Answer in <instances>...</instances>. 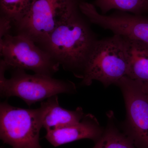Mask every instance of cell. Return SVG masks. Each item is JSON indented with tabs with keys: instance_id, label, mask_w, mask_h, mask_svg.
<instances>
[{
	"instance_id": "cell-1",
	"label": "cell",
	"mask_w": 148,
	"mask_h": 148,
	"mask_svg": "<svg viewBox=\"0 0 148 148\" xmlns=\"http://www.w3.org/2000/svg\"><path fill=\"white\" fill-rule=\"evenodd\" d=\"M88 22L79 10L39 45L64 69L78 77L81 72L82 77L88 58L98 40Z\"/></svg>"
},
{
	"instance_id": "cell-2",
	"label": "cell",
	"mask_w": 148,
	"mask_h": 148,
	"mask_svg": "<svg viewBox=\"0 0 148 148\" xmlns=\"http://www.w3.org/2000/svg\"><path fill=\"white\" fill-rule=\"evenodd\" d=\"M84 0H34L27 12L14 24L17 33L39 45L58 26L79 10Z\"/></svg>"
},
{
	"instance_id": "cell-3",
	"label": "cell",
	"mask_w": 148,
	"mask_h": 148,
	"mask_svg": "<svg viewBox=\"0 0 148 148\" xmlns=\"http://www.w3.org/2000/svg\"><path fill=\"white\" fill-rule=\"evenodd\" d=\"M0 67L1 96L18 97L29 106L60 93H71L76 90L75 84L70 81L40 74L30 75L22 69H14L10 78L7 79L5 76V68Z\"/></svg>"
},
{
	"instance_id": "cell-4",
	"label": "cell",
	"mask_w": 148,
	"mask_h": 148,
	"mask_svg": "<svg viewBox=\"0 0 148 148\" xmlns=\"http://www.w3.org/2000/svg\"><path fill=\"white\" fill-rule=\"evenodd\" d=\"M127 73L123 38L114 35L95 42L85 67L82 84L90 86L97 80L108 86L116 84Z\"/></svg>"
},
{
	"instance_id": "cell-5",
	"label": "cell",
	"mask_w": 148,
	"mask_h": 148,
	"mask_svg": "<svg viewBox=\"0 0 148 148\" xmlns=\"http://www.w3.org/2000/svg\"><path fill=\"white\" fill-rule=\"evenodd\" d=\"M1 62L7 69L30 70L35 74L51 76L60 65L29 37L8 34L1 38Z\"/></svg>"
},
{
	"instance_id": "cell-6",
	"label": "cell",
	"mask_w": 148,
	"mask_h": 148,
	"mask_svg": "<svg viewBox=\"0 0 148 148\" xmlns=\"http://www.w3.org/2000/svg\"><path fill=\"white\" fill-rule=\"evenodd\" d=\"M43 127L42 110L0 105V138L12 148H42L39 143Z\"/></svg>"
},
{
	"instance_id": "cell-7",
	"label": "cell",
	"mask_w": 148,
	"mask_h": 148,
	"mask_svg": "<svg viewBox=\"0 0 148 148\" xmlns=\"http://www.w3.org/2000/svg\"><path fill=\"white\" fill-rule=\"evenodd\" d=\"M115 84L120 88L124 97L127 136L138 148H148V96L143 82L125 76Z\"/></svg>"
},
{
	"instance_id": "cell-8",
	"label": "cell",
	"mask_w": 148,
	"mask_h": 148,
	"mask_svg": "<svg viewBox=\"0 0 148 148\" xmlns=\"http://www.w3.org/2000/svg\"><path fill=\"white\" fill-rule=\"evenodd\" d=\"M79 9L90 23L110 30L114 35L138 40L148 45V18L118 11L110 15L98 12L93 4L82 2Z\"/></svg>"
},
{
	"instance_id": "cell-9",
	"label": "cell",
	"mask_w": 148,
	"mask_h": 148,
	"mask_svg": "<svg viewBox=\"0 0 148 148\" xmlns=\"http://www.w3.org/2000/svg\"><path fill=\"white\" fill-rule=\"evenodd\" d=\"M103 133L97 120L88 114L76 124L47 131L45 138L51 145L57 147L81 139H90L96 142Z\"/></svg>"
},
{
	"instance_id": "cell-10",
	"label": "cell",
	"mask_w": 148,
	"mask_h": 148,
	"mask_svg": "<svg viewBox=\"0 0 148 148\" xmlns=\"http://www.w3.org/2000/svg\"><path fill=\"white\" fill-rule=\"evenodd\" d=\"M43 127L46 131L73 125L79 123L85 115L81 108L69 110L62 108L58 103V95L42 102Z\"/></svg>"
},
{
	"instance_id": "cell-11",
	"label": "cell",
	"mask_w": 148,
	"mask_h": 148,
	"mask_svg": "<svg viewBox=\"0 0 148 148\" xmlns=\"http://www.w3.org/2000/svg\"><path fill=\"white\" fill-rule=\"evenodd\" d=\"M127 63L126 76L148 81V45L138 40L123 37Z\"/></svg>"
},
{
	"instance_id": "cell-12",
	"label": "cell",
	"mask_w": 148,
	"mask_h": 148,
	"mask_svg": "<svg viewBox=\"0 0 148 148\" xmlns=\"http://www.w3.org/2000/svg\"><path fill=\"white\" fill-rule=\"evenodd\" d=\"M107 128L92 148H135V145L127 136L120 132L112 120L110 114Z\"/></svg>"
},
{
	"instance_id": "cell-13",
	"label": "cell",
	"mask_w": 148,
	"mask_h": 148,
	"mask_svg": "<svg viewBox=\"0 0 148 148\" xmlns=\"http://www.w3.org/2000/svg\"><path fill=\"white\" fill-rule=\"evenodd\" d=\"M92 4L99 8L104 15L112 9L129 12L136 15H141L148 11V0H95Z\"/></svg>"
},
{
	"instance_id": "cell-14",
	"label": "cell",
	"mask_w": 148,
	"mask_h": 148,
	"mask_svg": "<svg viewBox=\"0 0 148 148\" xmlns=\"http://www.w3.org/2000/svg\"><path fill=\"white\" fill-rule=\"evenodd\" d=\"M33 1L34 0H0L1 16L8 19L14 26L27 12Z\"/></svg>"
},
{
	"instance_id": "cell-15",
	"label": "cell",
	"mask_w": 148,
	"mask_h": 148,
	"mask_svg": "<svg viewBox=\"0 0 148 148\" xmlns=\"http://www.w3.org/2000/svg\"><path fill=\"white\" fill-rule=\"evenodd\" d=\"M1 30H0V38L7 34H10V31L12 27V24L8 19L1 16Z\"/></svg>"
},
{
	"instance_id": "cell-16",
	"label": "cell",
	"mask_w": 148,
	"mask_h": 148,
	"mask_svg": "<svg viewBox=\"0 0 148 148\" xmlns=\"http://www.w3.org/2000/svg\"><path fill=\"white\" fill-rule=\"evenodd\" d=\"M143 86L145 92L148 96V81L143 82Z\"/></svg>"
}]
</instances>
